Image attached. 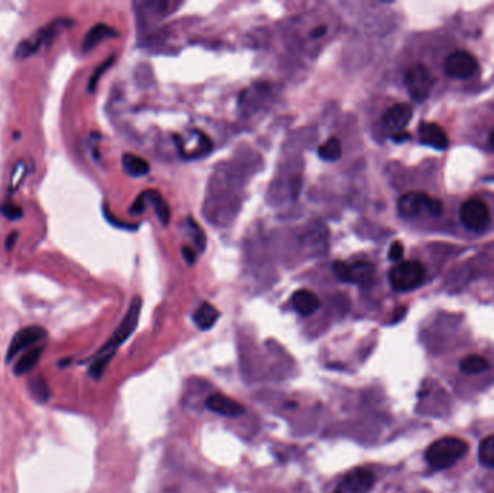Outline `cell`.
Returning <instances> with one entry per match:
<instances>
[{
    "label": "cell",
    "mask_w": 494,
    "mask_h": 493,
    "mask_svg": "<svg viewBox=\"0 0 494 493\" xmlns=\"http://www.w3.org/2000/svg\"><path fill=\"white\" fill-rule=\"evenodd\" d=\"M141 311H142V298L134 297L130 303V307H129L123 321L116 328L113 336L107 340V343L94 356L91 366H90V375L93 377L99 379L103 375L107 365L116 354L118 349L133 335V332L136 330V327H137V323H139Z\"/></svg>",
    "instance_id": "6da1fadb"
},
{
    "label": "cell",
    "mask_w": 494,
    "mask_h": 493,
    "mask_svg": "<svg viewBox=\"0 0 494 493\" xmlns=\"http://www.w3.org/2000/svg\"><path fill=\"white\" fill-rule=\"evenodd\" d=\"M467 453H469V444L461 438L444 437L428 447L425 457L433 470H447L458 463Z\"/></svg>",
    "instance_id": "7a4b0ae2"
},
{
    "label": "cell",
    "mask_w": 494,
    "mask_h": 493,
    "mask_svg": "<svg viewBox=\"0 0 494 493\" xmlns=\"http://www.w3.org/2000/svg\"><path fill=\"white\" fill-rule=\"evenodd\" d=\"M398 211L399 216L406 218V220L415 218L424 213L438 217L443 213V203L422 193V191H410V193L403 194L398 200Z\"/></svg>",
    "instance_id": "3957f363"
},
{
    "label": "cell",
    "mask_w": 494,
    "mask_h": 493,
    "mask_svg": "<svg viewBox=\"0 0 494 493\" xmlns=\"http://www.w3.org/2000/svg\"><path fill=\"white\" fill-rule=\"evenodd\" d=\"M425 281V266L419 261H403L389 272V282L398 292L417 289Z\"/></svg>",
    "instance_id": "277c9868"
},
{
    "label": "cell",
    "mask_w": 494,
    "mask_h": 493,
    "mask_svg": "<svg viewBox=\"0 0 494 493\" xmlns=\"http://www.w3.org/2000/svg\"><path fill=\"white\" fill-rule=\"evenodd\" d=\"M68 25L67 19H57L51 22L45 28L39 30L37 34H34L31 38H26L20 41L15 49V57L18 60H26L30 58L34 54H37L44 45H49L53 38L58 35V32Z\"/></svg>",
    "instance_id": "5b68a950"
},
{
    "label": "cell",
    "mask_w": 494,
    "mask_h": 493,
    "mask_svg": "<svg viewBox=\"0 0 494 493\" xmlns=\"http://www.w3.org/2000/svg\"><path fill=\"white\" fill-rule=\"evenodd\" d=\"M460 218L462 225L471 232H484L491 220L490 210L481 199H469L461 204Z\"/></svg>",
    "instance_id": "8992f818"
},
{
    "label": "cell",
    "mask_w": 494,
    "mask_h": 493,
    "mask_svg": "<svg viewBox=\"0 0 494 493\" xmlns=\"http://www.w3.org/2000/svg\"><path fill=\"white\" fill-rule=\"evenodd\" d=\"M432 86L433 78L429 70L422 64L412 65L405 73V87L409 96L417 101H424L429 96Z\"/></svg>",
    "instance_id": "52a82bcc"
},
{
    "label": "cell",
    "mask_w": 494,
    "mask_h": 493,
    "mask_svg": "<svg viewBox=\"0 0 494 493\" xmlns=\"http://www.w3.org/2000/svg\"><path fill=\"white\" fill-rule=\"evenodd\" d=\"M333 269L340 281L348 284H367L374 275V266L370 262L365 261L353 263L337 261L334 262Z\"/></svg>",
    "instance_id": "ba28073f"
},
{
    "label": "cell",
    "mask_w": 494,
    "mask_h": 493,
    "mask_svg": "<svg viewBox=\"0 0 494 493\" xmlns=\"http://www.w3.org/2000/svg\"><path fill=\"white\" fill-rule=\"evenodd\" d=\"M479 70V63L473 54L464 49L454 51L450 54L444 63V71L451 78L464 80L471 77Z\"/></svg>",
    "instance_id": "9c48e42d"
},
{
    "label": "cell",
    "mask_w": 494,
    "mask_h": 493,
    "mask_svg": "<svg viewBox=\"0 0 494 493\" xmlns=\"http://www.w3.org/2000/svg\"><path fill=\"white\" fill-rule=\"evenodd\" d=\"M45 337H46V330L41 325H27L22 328V330H19L13 336L9 344V349L6 353V362L9 363L22 350L42 342Z\"/></svg>",
    "instance_id": "30bf717a"
},
{
    "label": "cell",
    "mask_w": 494,
    "mask_h": 493,
    "mask_svg": "<svg viewBox=\"0 0 494 493\" xmlns=\"http://www.w3.org/2000/svg\"><path fill=\"white\" fill-rule=\"evenodd\" d=\"M374 486V475L367 469H355L341 482L338 493H367Z\"/></svg>",
    "instance_id": "8fae6325"
},
{
    "label": "cell",
    "mask_w": 494,
    "mask_h": 493,
    "mask_svg": "<svg viewBox=\"0 0 494 493\" xmlns=\"http://www.w3.org/2000/svg\"><path fill=\"white\" fill-rule=\"evenodd\" d=\"M412 107L406 103H398L388 108V112L383 116V126L386 130L392 132L393 136L399 135L412 119Z\"/></svg>",
    "instance_id": "7c38bea8"
},
{
    "label": "cell",
    "mask_w": 494,
    "mask_h": 493,
    "mask_svg": "<svg viewBox=\"0 0 494 493\" xmlns=\"http://www.w3.org/2000/svg\"><path fill=\"white\" fill-rule=\"evenodd\" d=\"M205 406L215 414L224 417H239L244 414V406L223 394H213L205 399Z\"/></svg>",
    "instance_id": "4fadbf2b"
},
{
    "label": "cell",
    "mask_w": 494,
    "mask_h": 493,
    "mask_svg": "<svg viewBox=\"0 0 494 493\" xmlns=\"http://www.w3.org/2000/svg\"><path fill=\"white\" fill-rule=\"evenodd\" d=\"M419 139L422 144L432 146L436 151H445L450 145L448 136L445 133V130L436 125V123H431V122H424L419 126Z\"/></svg>",
    "instance_id": "5bb4252c"
},
{
    "label": "cell",
    "mask_w": 494,
    "mask_h": 493,
    "mask_svg": "<svg viewBox=\"0 0 494 493\" xmlns=\"http://www.w3.org/2000/svg\"><path fill=\"white\" fill-rule=\"evenodd\" d=\"M292 306L299 316L308 317L319 308L321 301L317 297V294H314L312 291L299 289L292 295Z\"/></svg>",
    "instance_id": "9a60e30c"
},
{
    "label": "cell",
    "mask_w": 494,
    "mask_h": 493,
    "mask_svg": "<svg viewBox=\"0 0 494 493\" xmlns=\"http://www.w3.org/2000/svg\"><path fill=\"white\" fill-rule=\"evenodd\" d=\"M118 35H119L118 31H115L112 26H108L106 23H97L86 34L84 41H82L81 49H82V52H90L101 41H104L107 38H116Z\"/></svg>",
    "instance_id": "2e32d148"
},
{
    "label": "cell",
    "mask_w": 494,
    "mask_h": 493,
    "mask_svg": "<svg viewBox=\"0 0 494 493\" xmlns=\"http://www.w3.org/2000/svg\"><path fill=\"white\" fill-rule=\"evenodd\" d=\"M122 167L127 175L134 177V178L145 177L151 171L148 161H145L144 158L137 156V155H133V154H125L122 156Z\"/></svg>",
    "instance_id": "e0dca14e"
},
{
    "label": "cell",
    "mask_w": 494,
    "mask_h": 493,
    "mask_svg": "<svg viewBox=\"0 0 494 493\" xmlns=\"http://www.w3.org/2000/svg\"><path fill=\"white\" fill-rule=\"evenodd\" d=\"M218 318H220L218 310L214 306H211L210 303H203L196 310L194 316H192V320H194L196 325L203 332H207V330H210L211 327H214Z\"/></svg>",
    "instance_id": "ac0fdd59"
},
{
    "label": "cell",
    "mask_w": 494,
    "mask_h": 493,
    "mask_svg": "<svg viewBox=\"0 0 494 493\" xmlns=\"http://www.w3.org/2000/svg\"><path fill=\"white\" fill-rule=\"evenodd\" d=\"M139 199L145 203H151L158 214V217L160 218V222L163 225H168L170 223V218H171V211H170V206L168 203L162 199V196L158 193V191L155 189H148L145 191V193H142L139 196Z\"/></svg>",
    "instance_id": "d6986e66"
},
{
    "label": "cell",
    "mask_w": 494,
    "mask_h": 493,
    "mask_svg": "<svg viewBox=\"0 0 494 493\" xmlns=\"http://www.w3.org/2000/svg\"><path fill=\"white\" fill-rule=\"evenodd\" d=\"M42 351H44V346H38V347H34L31 350H27L26 353H23L22 358L16 362V365L13 368V373L16 376H23L26 373H30L39 362Z\"/></svg>",
    "instance_id": "ffe728a7"
},
{
    "label": "cell",
    "mask_w": 494,
    "mask_h": 493,
    "mask_svg": "<svg viewBox=\"0 0 494 493\" xmlns=\"http://www.w3.org/2000/svg\"><path fill=\"white\" fill-rule=\"evenodd\" d=\"M488 368H490L488 361L484 358V356H480V354L465 356L460 363V369L465 375H479L486 372Z\"/></svg>",
    "instance_id": "44dd1931"
},
{
    "label": "cell",
    "mask_w": 494,
    "mask_h": 493,
    "mask_svg": "<svg viewBox=\"0 0 494 493\" xmlns=\"http://www.w3.org/2000/svg\"><path fill=\"white\" fill-rule=\"evenodd\" d=\"M27 388H30L31 395L34 397L35 401L38 402H46L51 397V389L48 387V383L42 375H37L30 379L27 382Z\"/></svg>",
    "instance_id": "7402d4cb"
},
{
    "label": "cell",
    "mask_w": 494,
    "mask_h": 493,
    "mask_svg": "<svg viewBox=\"0 0 494 493\" xmlns=\"http://www.w3.org/2000/svg\"><path fill=\"white\" fill-rule=\"evenodd\" d=\"M318 156L325 162H336L341 158V142L337 138H329L318 148Z\"/></svg>",
    "instance_id": "603a6c76"
},
{
    "label": "cell",
    "mask_w": 494,
    "mask_h": 493,
    "mask_svg": "<svg viewBox=\"0 0 494 493\" xmlns=\"http://www.w3.org/2000/svg\"><path fill=\"white\" fill-rule=\"evenodd\" d=\"M479 458L487 466V468L494 469V434L484 437L479 446Z\"/></svg>",
    "instance_id": "cb8c5ba5"
},
{
    "label": "cell",
    "mask_w": 494,
    "mask_h": 493,
    "mask_svg": "<svg viewBox=\"0 0 494 493\" xmlns=\"http://www.w3.org/2000/svg\"><path fill=\"white\" fill-rule=\"evenodd\" d=\"M0 213H2V216L5 218H8V220H19L20 217H23V210L20 206H18L16 203L13 201H6L4 203L2 206H0Z\"/></svg>",
    "instance_id": "d4e9b609"
},
{
    "label": "cell",
    "mask_w": 494,
    "mask_h": 493,
    "mask_svg": "<svg viewBox=\"0 0 494 493\" xmlns=\"http://www.w3.org/2000/svg\"><path fill=\"white\" fill-rule=\"evenodd\" d=\"M113 64V57H110L107 61H104L101 65H99L97 67V70L94 71V74L90 77V81H89V92L90 93H93L94 90H96V86H97V83H99V80H100V77L106 73V70L110 67V65H112Z\"/></svg>",
    "instance_id": "484cf974"
},
{
    "label": "cell",
    "mask_w": 494,
    "mask_h": 493,
    "mask_svg": "<svg viewBox=\"0 0 494 493\" xmlns=\"http://www.w3.org/2000/svg\"><path fill=\"white\" fill-rule=\"evenodd\" d=\"M25 174H26V167H25V162H19L18 166L13 168V173H12V178H11V187L9 189L11 191H16L19 188V185L22 184L23 178H25Z\"/></svg>",
    "instance_id": "4316f807"
},
{
    "label": "cell",
    "mask_w": 494,
    "mask_h": 493,
    "mask_svg": "<svg viewBox=\"0 0 494 493\" xmlns=\"http://www.w3.org/2000/svg\"><path fill=\"white\" fill-rule=\"evenodd\" d=\"M188 223L191 225V227H192V230H194L196 233H194V236H196V244H197V248L200 249V251H204V248H205V235L203 233V230L194 223V222H192V218H188Z\"/></svg>",
    "instance_id": "83f0119b"
},
{
    "label": "cell",
    "mask_w": 494,
    "mask_h": 493,
    "mask_svg": "<svg viewBox=\"0 0 494 493\" xmlns=\"http://www.w3.org/2000/svg\"><path fill=\"white\" fill-rule=\"evenodd\" d=\"M403 256V246L400 242H395L391 249H389V259L391 261H399Z\"/></svg>",
    "instance_id": "f1b7e54d"
},
{
    "label": "cell",
    "mask_w": 494,
    "mask_h": 493,
    "mask_svg": "<svg viewBox=\"0 0 494 493\" xmlns=\"http://www.w3.org/2000/svg\"><path fill=\"white\" fill-rule=\"evenodd\" d=\"M18 236H19V233H18L16 230H13V232H11V233L8 235V237H6V242H5V246H6V251H12V249H13V246H15V242H16Z\"/></svg>",
    "instance_id": "f546056e"
},
{
    "label": "cell",
    "mask_w": 494,
    "mask_h": 493,
    "mask_svg": "<svg viewBox=\"0 0 494 493\" xmlns=\"http://www.w3.org/2000/svg\"><path fill=\"white\" fill-rule=\"evenodd\" d=\"M182 256H184V259L186 261L188 265H194V262H196V255H194V252H192V249H189V248H182Z\"/></svg>",
    "instance_id": "4dcf8cb0"
},
{
    "label": "cell",
    "mask_w": 494,
    "mask_h": 493,
    "mask_svg": "<svg viewBox=\"0 0 494 493\" xmlns=\"http://www.w3.org/2000/svg\"><path fill=\"white\" fill-rule=\"evenodd\" d=\"M488 144H490V148L494 151V129L491 130V133L488 136Z\"/></svg>",
    "instance_id": "1f68e13d"
},
{
    "label": "cell",
    "mask_w": 494,
    "mask_h": 493,
    "mask_svg": "<svg viewBox=\"0 0 494 493\" xmlns=\"http://www.w3.org/2000/svg\"><path fill=\"white\" fill-rule=\"evenodd\" d=\"M336 493H338V492H336Z\"/></svg>",
    "instance_id": "d6a6232c"
}]
</instances>
